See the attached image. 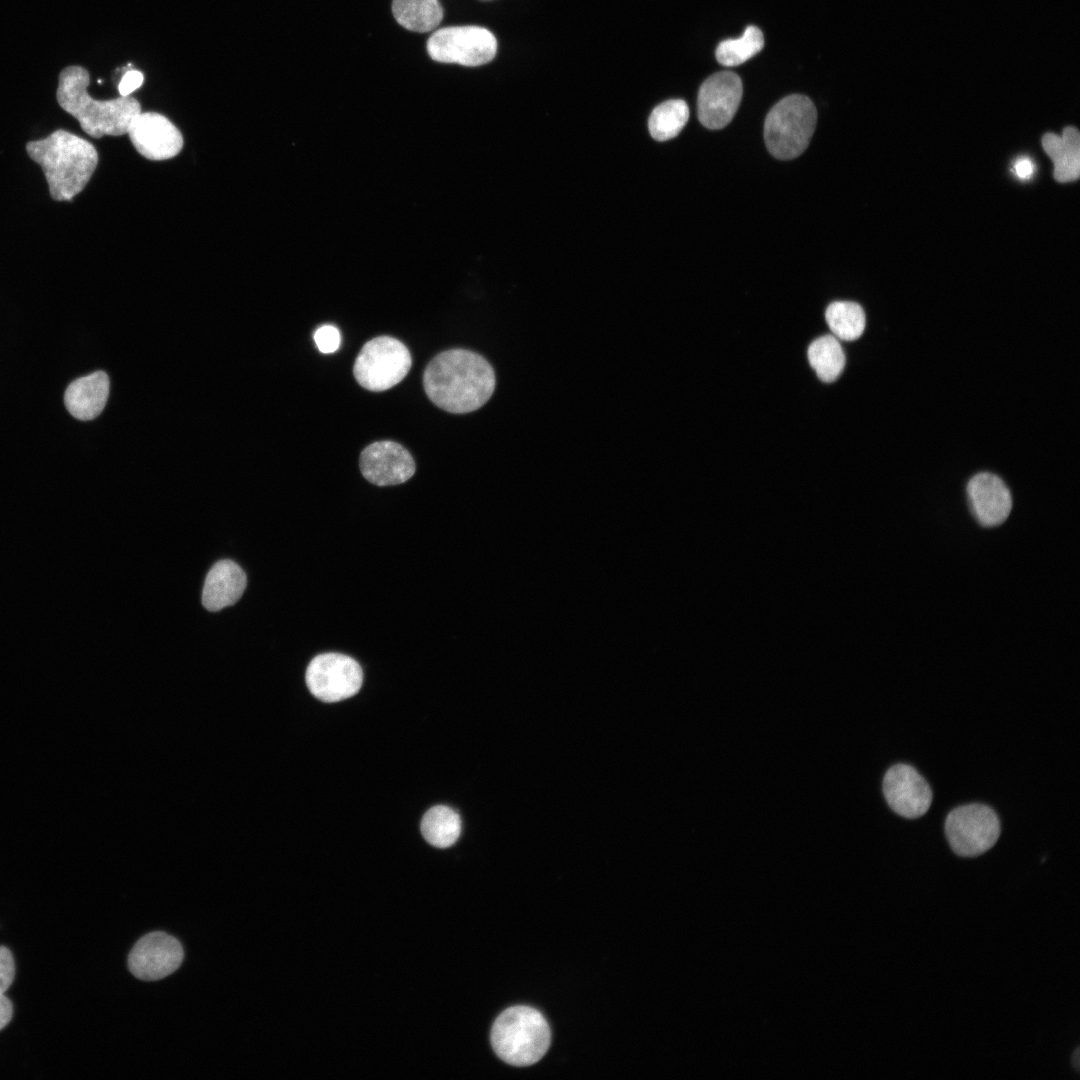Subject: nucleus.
<instances>
[{"label": "nucleus", "instance_id": "10", "mask_svg": "<svg viewBox=\"0 0 1080 1080\" xmlns=\"http://www.w3.org/2000/svg\"><path fill=\"white\" fill-rule=\"evenodd\" d=\"M183 957L182 945L175 937L154 931L141 937L133 946L128 967L136 978L156 981L175 972Z\"/></svg>", "mask_w": 1080, "mask_h": 1080}, {"label": "nucleus", "instance_id": "18", "mask_svg": "<svg viewBox=\"0 0 1080 1080\" xmlns=\"http://www.w3.org/2000/svg\"><path fill=\"white\" fill-rule=\"evenodd\" d=\"M1042 146L1054 163V178L1065 183L1078 179L1080 174V136L1075 127H1066L1062 135L1046 133Z\"/></svg>", "mask_w": 1080, "mask_h": 1080}, {"label": "nucleus", "instance_id": "15", "mask_svg": "<svg viewBox=\"0 0 1080 1080\" xmlns=\"http://www.w3.org/2000/svg\"><path fill=\"white\" fill-rule=\"evenodd\" d=\"M967 494L978 522L985 527L1002 524L1012 509L1011 493L1004 481L995 474L981 472L968 482Z\"/></svg>", "mask_w": 1080, "mask_h": 1080}, {"label": "nucleus", "instance_id": "9", "mask_svg": "<svg viewBox=\"0 0 1080 1080\" xmlns=\"http://www.w3.org/2000/svg\"><path fill=\"white\" fill-rule=\"evenodd\" d=\"M306 684L317 699L333 703L352 697L361 688L363 672L360 664L340 653H323L314 657L306 669Z\"/></svg>", "mask_w": 1080, "mask_h": 1080}, {"label": "nucleus", "instance_id": "23", "mask_svg": "<svg viewBox=\"0 0 1080 1080\" xmlns=\"http://www.w3.org/2000/svg\"><path fill=\"white\" fill-rule=\"evenodd\" d=\"M689 118V108L684 100L671 99L655 107L649 117L651 136L657 141L676 137Z\"/></svg>", "mask_w": 1080, "mask_h": 1080}, {"label": "nucleus", "instance_id": "22", "mask_svg": "<svg viewBox=\"0 0 1080 1080\" xmlns=\"http://www.w3.org/2000/svg\"><path fill=\"white\" fill-rule=\"evenodd\" d=\"M827 324L837 339L853 341L859 338L865 329L866 318L863 308L855 302L836 301L825 312Z\"/></svg>", "mask_w": 1080, "mask_h": 1080}, {"label": "nucleus", "instance_id": "3", "mask_svg": "<svg viewBox=\"0 0 1080 1080\" xmlns=\"http://www.w3.org/2000/svg\"><path fill=\"white\" fill-rule=\"evenodd\" d=\"M89 83V72L84 67H65L56 91L60 107L93 138L126 134L131 119L141 112L140 103L134 97L121 95L109 100L94 99L87 91Z\"/></svg>", "mask_w": 1080, "mask_h": 1080}, {"label": "nucleus", "instance_id": "7", "mask_svg": "<svg viewBox=\"0 0 1080 1080\" xmlns=\"http://www.w3.org/2000/svg\"><path fill=\"white\" fill-rule=\"evenodd\" d=\"M945 836L952 851L961 857H976L991 849L1000 837L996 812L982 803H970L952 809L944 823Z\"/></svg>", "mask_w": 1080, "mask_h": 1080}, {"label": "nucleus", "instance_id": "29", "mask_svg": "<svg viewBox=\"0 0 1080 1080\" xmlns=\"http://www.w3.org/2000/svg\"><path fill=\"white\" fill-rule=\"evenodd\" d=\"M1014 170L1018 177L1029 178L1034 171V165L1028 158L1018 159L1014 164Z\"/></svg>", "mask_w": 1080, "mask_h": 1080}, {"label": "nucleus", "instance_id": "24", "mask_svg": "<svg viewBox=\"0 0 1080 1080\" xmlns=\"http://www.w3.org/2000/svg\"><path fill=\"white\" fill-rule=\"evenodd\" d=\"M764 46L762 31L753 25L748 26L743 35L737 39L722 41L716 49V59L724 66L740 65L758 52Z\"/></svg>", "mask_w": 1080, "mask_h": 1080}, {"label": "nucleus", "instance_id": "27", "mask_svg": "<svg viewBox=\"0 0 1080 1080\" xmlns=\"http://www.w3.org/2000/svg\"><path fill=\"white\" fill-rule=\"evenodd\" d=\"M144 81L143 74L138 70H128L122 76L118 91L121 96H129L132 92L138 89Z\"/></svg>", "mask_w": 1080, "mask_h": 1080}, {"label": "nucleus", "instance_id": "8", "mask_svg": "<svg viewBox=\"0 0 1080 1080\" xmlns=\"http://www.w3.org/2000/svg\"><path fill=\"white\" fill-rule=\"evenodd\" d=\"M429 56L438 62L479 66L497 52V40L480 26H451L435 31L427 41Z\"/></svg>", "mask_w": 1080, "mask_h": 1080}, {"label": "nucleus", "instance_id": "14", "mask_svg": "<svg viewBox=\"0 0 1080 1080\" xmlns=\"http://www.w3.org/2000/svg\"><path fill=\"white\" fill-rule=\"evenodd\" d=\"M362 475L377 486L398 485L415 473V462L406 448L393 441H377L360 454Z\"/></svg>", "mask_w": 1080, "mask_h": 1080}, {"label": "nucleus", "instance_id": "21", "mask_svg": "<svg viewBox=\"0 0 1080 1080\" xmlns=\"http://www.w3.org/2000/svg\"><path fill=\"white\" fill-rule=\"evenodd\" d=\"M807 355L811 367L823 382L835 381L844 369V351L835 336L826 335L814 340Z\"/></svg>", "mask_w": 1080, "mask_h": 1080}, {"label": "nucleus", "instance_id": "28", "mask_svg": "<svg viewBox=\"0 0 1080 1080\" xmlns=\"http://www.w3.org/2000/svg\"><path fill=\"white\" fill-rule=\"evenodd\" d=\"M12 1016V1002L4 994H0V1031L10 1022Z\"/></svg>", "mask_w": 1080, "mask_h": 1080}, {"label": "nucleus", "instance_id": "2", "mask_svg": "<svg viewBox=\"0 0 1080 1080\" xmlns=\"http://www.w3.org/2000/svg\"><path fill=\"white\" fill-rule=\"evenodd\" d=\"M29 157L40 165L53 200L71 201L89 182L98 164L91 142L58 129L26 144Z\"/></svg>", "mask_w": 1080, "mask_h": 1080}, {"label": "nucleus", "instance_id": "4", "mask_svg": "<svg viewBox=\"0 0 1080 1080\" xmlns=\"http://www.w3.org/2000/svg\"><path fill=\"white\" fill-rule=\"evenodd\" d=\"M551 1041L544 1016L528 1006L503 1011L491 1029V1045L496 1055L514 1066H529L547 1052Z\"/></svg>", "mask_w": 1080, "mask_h": 1080}, {"label": "nucleus", "instance_id": "13", "mask_svg": "<svg viewBox=\"0 0 1080 1080\" xmlns=\"http://www.w3.org/2000/svg\"><path fill=\"white\" fill-rule=\"evenodd\" d=\"M127 134L138 153L149 160L173 158L183 147L179 129L155 112L136 114L129 123Z\"/></svg>", "mask_w": 1080, "mask_h": 1080}, {"label": "nucleus", "instance_id": "5", "mask_svg": "<svg viewBox=\"0 0 1080 1080\" xmlns=\"http://www.w3.org/2000/svg\"><path fill=\"white\" fill-rule=\"evenodd\" d=\"M813 102L804 95H789L768 112L764 139L768 151L782 160L793 159L807 148L816 126Z\"/></svg>", "mask_w": 1080, "mask_h": 1080}, {"label": "nucleus", "instance_id": "6", "mask_svg": "<svg viewBox=\"0 0 1080 1080\" xmlns=\"http://www.w3.org/2000/svg\"><path fill=\"white\" fill-rule=\"evenodd\" d=\"M412 364L408 348L398 339L379 336L361 348L353 373L357 382L370 391H385L398 384Z\"/></svg>", "mask_w": 1080, "mask_h": 1080}, {"label": "nucleus", "instance_id": "30", "mask_svg": "<svg viewBox=\"0 0 1080 1080\" xmlns=\"http://www.w3.org/2000/svg\"><path fill=\"white\" fill-rule=\"evenodd\" d=\"M1079 1057H1080L1079 1048H1076V1050L1072 1054V1060H1071L1072 1064H1073V1066L1075 1067L1076 1070L1079 1069Z\"/></svg>", "mask_w": 1080, "mask_h": 1080}, {"label": "nucleus", "instance_id": "26", "mask_svg": "<svg viewBox=\"0 0 1080 1080\" xmlns=\"http://www.w3.org/2000/svg\"><path fill=\"white\" fill-rule=\"evenodd\" d=\"M15 977V961L11 951L0 946V994H4L13 983Z\"/></svg>", "mask_w": 1080, "mask_h": 1080}, {"label": "nucleus", "instance_id": "12", "mask_svg": "<svg viewBox=\"0 0 1080 1080\" xmlns=\"http://www.w3.org/2000/svg\"><path fill=\"white\" fill-rule=\"evenodd\" d=\"M743 94L740 77L729 71L717 72L708 77L698 92V117L708 129H721L736 114Z\"/></svg>", "mask_w": 1080, "mask_h": 1080}, {"label": "nucleus", "instance_id": "17", "mask_svg": "<svg viewBox=\"0 0 1080 1080\" xmlns=\"http://www.w3.org/2000/svg\"><path fill=\"white\" fill-rule=\"evenodd\" d=\"M109 386V378L103 371L76 379L69 384L64 395L67 410L82 421L96 418L106 405Z\"/></svg>", "mask_w": 1080, "mask_h": 1080}, {"label": "nucleus", "instance_id": "11", "mask_svg": "<svg viewBox=\"0 0 1080 1080\" xmlns=\"http://www.w3.org/2000/svg\"><path fill=\"white\" fill-rule=\"evenodd\" d=\"M882 789L891 810L907 819L923 816L933 799L926 779L914 767L905 763H897L886 771Z\"/></svg>", "mask_w": 1080, "mask_h": 1080}, {"label": "nucleus", "instance_id": "16", "mask_svg": "<svg viewBox=\"0 0 1080 1080\" xmlns=\"http://www.w3.org/2000/svg\"><path fill=\"white\" fill-rule=\"evenodd\" d=\"M247 584L246 574L232 560L215 563L208 572L202 592V604L208 611H219L236 603Z\"/></svg>", "mask_w": 1080, "mask_h": 1080}, {"label": "nucleus", "instance_id": "20", "mask_svg": "<svg viewBox=\"0 0 1080 1080\" xmlns=\"http://www.w3.org/2000/svg\"><path fill=\"white\" fill-rule=\"evenodd\" d=\"M424 839L437 848H448L459 838L461 819L450 807L438 805L430 808L421 820Z\"/></svg>", "mask_w": 1080, "mask_h": 1080}, {"label": "nucleus", "instance_id": "19", "mask_svg": "<svg viewBox=\"0 0 1080 1080\" xmlns=\"http://www.w3.org/2000/svg\"><path fill=\"white\" fill-rule=\"evenodd\" d=\"M392 12L401 26L419 33L432 31L443 18L438 0H393Z\"/></svg>", "mask_w": 1080, "mask_h": 1080}, {"label": "nucleus", "instance_id": "25", "mask_svg": "<svg viewBox=\"0 0 1080 1080\" xmlns=\"http://www.w3.org/2000/svg\"><path fill=\"white\" fill-rule=\"evenodd\" d=\"M315 343L322 353H333L340 345L339 330L332 325H323L314 333Z\"/></svg>", "mask_w": 1080, "mask_h": 1080}, {"label": "nucleus", "instance_id": "1", "mask_svg": "<svg viewBox=\"0 0 1080 1080\" xmlns=\"http://www.w3.org/2000/svg\"><path fill=\"white\" fill-rule=\"evenodd\" d=\"M423 385L436 406L462 414L482 407L492 396L496 381L494 370L484 357L469 350L452 349L428 363Z\"/></svg>", "mask_w": 1080, "mask_h": 1080}]
</instances>
